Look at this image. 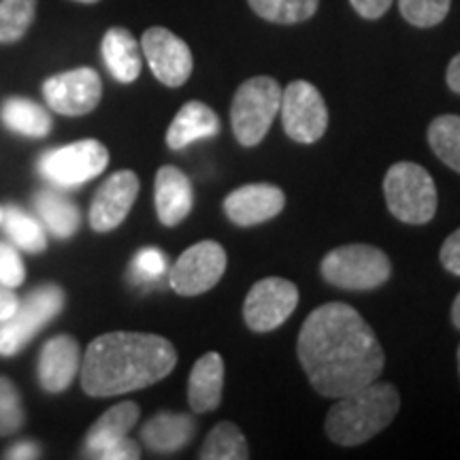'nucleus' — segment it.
I'll list each match as a JSON object with an SVG mask.
<instances>
[{
	"instance_id": "obj_42",
	"label": "nucleus",
	"mask_w": 460,
	"mask_h": 460,
	"mask_svg": "<svg viewBox=\"0 0 460 460\" xmlns=\"http://www.w3.org/2000/svg\"><path fill=\"white\" fill-rule=\"evenodd\" d=\"M3 216H4V209H3V207H0V224H3Z\"/></svg>"
},
{
	"instance_id": "obj_11",
	"label": "nucleus",
	"mask_w": 460,
	"mask_h": 460,
	"mask_svg": "<svg viewBox=\"0 0 460 460\" xmlns=\"http://www.w3.org/2000/svg\"><path fill=\"white\" fill-rule=\"evenodd\" d=\"M298 290L292 281L267 278L256 281L243 305L245 324L254 332H271L295 314Z\"/></svg>"
},
{
	"instance_id": "obj_21",
	"label": "nucleus",
	"mask_w": 460,
	"mask_h": 460,
	"mask_svg": "<svg viewBox=\"0 0 460 460\" xmlns=\"http://www.w3.org/2000/svg\"><path fill=\"white\" fill-rule=\"evenodd\" d=\"M220 130V119L216 111L205 102L190 101L175 115L169 130H166V146L171 149H183L194 141L209 139Z\"/></svg>"
},
{
	"instance_id": "obj_7",
	"label": "nucleus",
	"mask_w": 460,
	"mask_h": 460,
	"mask_svg": "<svg viewBox=\"0 0 460 460\" xmlns=\"http://www.w3.org/2000/svg\"><path fill=\"white\" fill-rule=\"evenodd\" d=\"M65 290L56 284H41L20 301L17 312L7 322H0V356H13L24 345L58 318L65 307Z\"/></svg>"
},
{
	"instance_id": "obj_13",
	"label": "nucleus",
	"mask_w": 460,
	"mask_h": 460,
	"mask_svg": "<svg viewBox=\"0 0 460 460\" xmlns=\"http://www.w3.org/2000/svg\"><path fill=\"white\" fill-rule=\"evenodd\" d=\"M141 51L154 77L169 88H180L192 75L194 58L188 43L163 26H152L143 32Z\"/></svg>"
},
{
	"instance_id": "obj_27",
	"label": "nucleus",
	"mask_w": 460,
	"mask_h": 460,
	"mask_svg": "<svg viewBox=\"0 0 460 460\" xmlns=\"http://www.w3.org/2000/svg\"><path fill=\"white\" fill-rule=\"evenodd\" d=\"M429 146L441 163L460 172V115H439L429 126Z\"/></svg>"
},
{
	"instance_id": "obj_31",
	"label": "nucleus",
	"mask_w": 460,
	"mask_h": 460,
	"mask_svg": "<svg viewBox=\"0 0 460 460\" xmlns=\"http://www.w3.org/2000/svg\"><path fill=\"white\" fill-rule=\"evenodd\" d=\"M26 411L22 407L20 393L7 377H0V437L13 435L24 427Z\"/></svg>"
},
{
	"instance_id": "obj_22",
	"label": "nucleus",
	"mask_w": 460,
	"mask_h": 460,
	"mask_svg": "<svg viewBox=\"0 0 460 460\" xmlns=\"http://www.w3.org/2000/svg\"><path fill=\"white\" fill-rule=\"evenodd\" d=\"M0 119L11 132L31 137V139H43L54 128V119L49 111L24 96H11L0 107Z\"/></svg>"
},
{
	"instance_id": "obj_17",
	"label": "nucleus",
	"mask_w": 460,
	"mask_h": 460,
	"mask_svg": "<svg viewBox=\"0 0 460 460\" xmlns=\"http://www.w3.org/2000/svg\"><path fill=\"white\" fill-rule=\"evenodd\" d=\"M154 199H156L158 220L169 228L177 226L192 211V183H190L186 172L177 169V166H163L156 172Z\"/></svg>"
},
{
	"instance_id": "obj_9",
	"label": "nucleus",
	"mask_w": 460,
	"mask_h": 460,
	"mask_svg": "<svg viewBox=\"0 0 460 460\" xmlns=\"http://www.w3.org/2000/svg\"><path fill=\"white\" fill-rule=\"evenodd\" d=\"M281 122L292 141L312 146L329 128V109L314 84L296 79L281 92Z\"/></svg>"
},
{
	"instance_id": "obj_8",
	"label": "nucleus",
	"mask_w": 460,
	"mask_h": 460,
	"mask_svg": "<svg viewBox=\"0 0 460 460\" xmlns=\"http://www.w3.org/2000/svg\"><path fill=\"white\" fill-rule=\"evenodd\" d=\"M107 164V147L101 141L85 139L48 149L39 160V172L51 186L77 188L99 177Z\"/></svg>"
},
{
	"instance_id": "obj_15",
	"label": "nucleus",
	"mask_w": 460,
	"mask_h": 460,
	"mask_svg": "<svg viewBox=\"0 0 460 460\" xmlns=\"http://www.w3.org/2000/svg\"><path fill=\"white\" fill-rule=\"evenodd\" d=\"M284 205V190L271 186V183H247L224 199V211H226L228 220L243 228L273 220L275 216L281 214Z\"/></svg>"
},
{
	"instance_id": "obj_30",
	"label": "nucleus",
	"mask_w": 460,
	"mask_h": 460,
	"mask_svg": "<svg viewBox=\"0 0 460 460\" xmlns=\"http://www.w3.org/2000/svg\"><path fill=\"white\" fill-rule=\"evenodd\" d=\"M452 0H399L401 15L416 28H433L450 13Z\"/></svg>"
},
{
	"instance_id": "obj_24",
	"label": "nucleus",
	"mask_w": 460,
	"mask_h": 460,
	"mask_svg": "<svg viewBox=\"0 0 460 460\" xmlns=\"http://www.w3.org/2000/svg\"><path fill=\"white\" fill-rule=\"evenodd\" d=\"M139 416H141L139 405L132 401L118 402V405H113L111 410H107L94 424H92L88 435H85L84 456H88L90 452L99 450V447L128 435L132 427L137 424V420H139Z\"/></svg>"
},
{
	"instance_id": "obj_5",
	"label": "nucleus",
	"mask_w": 460,
	"mask_h": 460,
	"mask_svg": "<svg viewBox=\"0 0 460 460\" xmlns=\"http://www.w3.org/2000/svg\"><path fill=\"white\" fill-rule=\"evenodd\" d=\"M390 214L405 224H427L437 214V188L430 172L416 163H396L384 180Z\"/></svg>"
},
{
	"instance_id": "obj_34",
	"label": "nucleus",
	"mask_w": 460,
	"mask_h": 460,
	"mask_svg": "<svg viewBox=\"0 0 460 460\" xmlns=\"http://www.w3.org/2000/svg\"><path fill=\"white\" fill-rule=\"evenodd\" d=\"M85 458H96V460H137L141 458V447L128 437L122 439H115L111 444L99 447V450L90 452Z\"/></svg>"
},
{
	"instance_id": "obj_33",
	"label": "nucleus",
	"mask_w": 460,
	"mask_h": 460,
	"mask_svg": "<svg viewBox=\"0 0 460 460\" xmlns=\"http://www.w3.org/2000/svg\"><path fill=\"white\" fill-rule=\"evenodd\" d=\"M26 267L20 252L13 245L0 241V284L7 288H17L24 284Z\"/></svg>"
},
{
	"instance_id": "obj_32",
	"label": "nucleus",
	"mask_w": 460,
	"mask_h": 460,
	"mask_svg": "<svg viewBox=\"0 0 460 460\" xmlns=\"http://www.w3.org/2000/svg\"><path fill=\"white\" fill-rule=\"evenodd\" d=\"M166 271V256L158 247H143L132 258V278L141 284H154Z\"/></svg>"
},
{
	"instance_id": "obj_14",
	"label": "nucleus",
	"mask_w": 460,
	"mask_h": 460,
	"mask_svg": "<svg viewBox=\"0 0 460 460\" xmlns=\"http://www.w3.org/2000/svg\"><path fill=\"white\" fill-rule=\"evenodd\" d=\"M139 197V177L132 171H118L102 181L90 205V226L96 233H111L126 220Z\"/></svg>"
},
{
	"instance_id": "obj_20",
	"label": "nucleus",
	"mask_w": 460,
	"mask_h": 460,
	"mask_svg": "<svg viewBox=\"0 0 460 460\" xmlns=\"http://www.w3.org/2000/svg\"><path fill=\"white\" fill-rule=\"evenodd\" d=\"M107 71L119 84H132L141 75V48L130 31L122 26L109 28L101 43Z\"/></svg>"
},
{
	"instance_id": "obj_12",
	"label": "nucleus",
	"mask_w": 460,
	"mask_h": 460,
	"mask_svg": "<svg viewBox=\"0 0 460 460\" xmlns=\"http://www.w3.org/2000/svg\"><path fill=\"white\" fill-rule=\"evenodd\" d=\"M43 96L51 111L71 118L85 115L94 111L102 99L101 75L90 66L58 73L45 79Z\"/></svg>"
},
{
	"instance_id": "obj_37",
	"label": "nucleus",
	"mask_w": 460,
	"mask_h": 460,
	"mask_svg": "<svg viewBox=\"0 0 460 460\" xmlns=\"http://www.w3.org/2000/svg\"><path fill=\"white\" fill-rule=\"evenodd\" d=\"M4 458L9 460L41 458V447H39V444H34V441H20V444L9 447V452L4 454Z\"/></svg>"
},
{
	"instance_id": "obj_25",
	"label": "nucleus",
	"mask_w": 460,
	"mask_h": 460,
	"mask_svg": "<svg viewBox=\"0 0 460 460\" xmlns=\"http://www.w3.org/2000/svg\"><path fill=\"white\" fill-rule=\"evenodd\" d=\"M3 226L7 237L13 241L20 250L31 252V254H39V252H43L45 247H48V234H45L41 220L26 214L20 207H4Z\"/></svg>"
},
{
	"instance_id": "obj_40",
	"label": "nucleus",
	"mask_w": 460,
	"mask_h": 460,
	"mask_svg": "<svg viewBox=\"0 0 460 460\" xmlns=\"http://www.w3.org/2000/svg\"><path fill=\"white\" fill-rule=\"evenodd\" d=\"M452 322L454 326L460 331V295L454 298V305H452Z\"/></svg>"
},
{
	"instance_id": "obj_19",
	"label": "nucleus",
	"mask_w": 460,
	"mask_h": 460,
	"mask_svg": "<svg viewBox=\"0 0 460 460\" xmlns=\"http://www.w3.org/2000/svg\"><path fill=\"white\" fill-rule=\"evenodd\" d=\"M224 390V360L217 352L200 356L188 379V402L197 413L217 410Z\"/></svg>"
},
{
	"instance_id": "obj_29",
	"label": "nucleus",
	"mask_w": 460,
	"mask_h": 460,
	"mask_svg": "<svg viewBox=\"0 0 460 460\" xmlns=\"http://www.w3.org/2000/svg\"><path fill=\"white\" fill-rule=\"evenodd\" d=\"M37 17V0H0V43L11 45L24 39Z\"/></svg>"
},
{
	"instance_id": "obj_41",
	"label": "nucleus",
	"mask_w": 460,
	"mask_h": 460,
	"mask_svg": "<svg viewBox=\"0 0 460 460\" xmlns=\"http://www.w3.org/2000/svg\"><path fill=\"white\" fill-rule=\"evenodd\" d=\"M75 3H82V4H94V3H99V0H75Z\"/></svg>"
},
{
	"instance_id": "obj_1",
	"label": "nucleus",
	"mask_w": 460,
	"mask_h": 460,
	"mask_svg": "<svg viewBox=\"0 0 460 460\" xmlns=\"http://www.w3.org/2000/svg\"><path fill=\"white\" fill-rule=\"evenodd\" d=\"M298 360L322 396L341 399L379 379L384 349L365 318L345 303H326L298 332Z\"/></svg>"
},
{
	"instance_id": "obj_16",
	"label": "nucleus",
	"mask_w": 460,
	"mask_h": 460,
	"mask_svg": "<svg viewBox=\"0 0 460 460\" xmlns=\"http://www.w3.org/2000/svg\"><path fill=\"white\" fill-rule=\"evenodd\" d=\"M79 369H82V349L71 335H56L43 345L39 356V382L45 393H65Z\"/></svg>"
},
{
	"instance_id": "obj_36",
	"label": "nucleus",
	"mask_w": 460,
	"mask_h": 460,
	"mask_svg": "<svg viewBox=\"0 0 460 460\" xmlns=\"http://www.w3.org/2000/svg\"><path fill=\"white\" fill-rule=\"evenodd\" d=\"M349 3H352L356 13L365 20H379L394 0H349Z\"/></svg>"
},
{
	"instance_id": "obj_18",
	"label": "nucleus",
	"mask_w": 460,
	"mask_h": 460,
	"mask_svg": "<svg viewBox=\"0 0 460 460\" xmlns=\"http://www.w3.org/2000/svg\"><path fill=\"white\" fill-rule=\"evenodd\" d=\"M197 430V422L188 413L160 411L149 418L141 429V439L152 452H180L190 444Z\"/></svg>"
},
{
	"instance_id": "obj_38",
	"label": "nucleus",
	"mask_w": 460,
	"mask_h": 460,
	"mask_svg": "<svg viewBox=\"0 0 460 460\" xmlns=\"http://www.w3.org/2000/svg\"><path fill=\"white\" fill-rule=\"evenodd\" d=\"M20 307V298L13 292V288L0 284V322H7L11 315Z\"/></svg>"
},
{
	"instance_id": "obj_10",
	"label": "nucleus",
	"mask_w": 460,
	"mask_h": 460,
	"mask_svg": "<svg viewBox=\"0 0 460 460\" xmlns=\"http://www.w3.org/2000/svg\"><path fill=\"white\" fill-rule=\"evenodd\" d=\"M226 250L216 241H200L188 247L172 264L169 284L177 295L199 296L209 292L226 271Z\"/></svg>"
},
{
	"instance_id": "obj_28",
	"label": "nucleus",
	"mask_w": 460,
	"mask_h": 460,
	"mask_svg": "<svg viewBox=\"0 0 460 460\" xmlns=\"http://www.w3.org/2000/svg\"><path fill=\"white\" fill-rule=\"evenodd\" d=\"M252 11L273 24H301L315 15L320 0H247Z\"/></svg>"
},
{
	"instance_id": "obj_43",
	"label": "nucleus",
	"mask_w": 460,
	"mask_h": 460,
	"mask_svg": "<svg viewBox=\"0 0 460 460\" xmlns=\"http://www.w3.org/2000/svg\"><path fill=\"white\" fill-rule=\"evenodd\" d=\"M458 373H460V345H458Z\"/></svg>"
},
{
	"instance_id": "obj_4",
	"label": "nucleus",
	"mask_w": 460,
	"mask_h": 460,
	"mask_svg": "<svg viewBox=\"0 0 460 460\" xmlns=\"http://www.w3.org/2000/svg\"><path fill=\"white\" fill-rule=\"evenodd\" d=\"M279 84L267 75L247 79L239 85L230 107V124L243 147H254L267 137L281 105Z\"/></svg>"
},
{
	"instance_id": "obj_35",
	"label": "nucleus",
	"mask_w": 460,
	"mask_h": 460,
	"mask_svg": "<svg viewBox=\"0 0 460 460\" xmlns=\"http://www.w3.org/2000/svg\"><path fill=\"white\" fill-rule=\"evenodd\" d=\"M441 264L446 267V271L460 278V228L454 230L441 245Z\"/></svg>"
},
{
	"instance_id": "obj_26",
	"label": "nucleus",
	"mask_w": 460,
	"mask_h": 460,
	"mask_svg": "<svg viewBox=\"0 0 460 460\" xmlns=\"http://www.w3.org/2000/svg\"><path fill=\"white\" fill-rule=\"evenodd\" d=\"M200 460H245L250 458L245 435L233 422L216 424L199 454Z\"/></svg>"
},
{
	"instance_id": "obj_39",
	"label": "nucleus",
	"mask_w": 460,
	"mask_h": 460,
	"mask_svg": "<svg viewBox=\"0 0 460 460\" xmlns=\"http://www.w3.org/2000/svg\"><path fill=\"white\" fill-rule=\"evenodd\" d=\"M446 82H447V88L460 94V54L452 58L450 66H447V73H446Z\"/></svg>"
},
{
	"instance_id": "obj_6",
	"label": "nucleus",
	"mask_w": 460,
	"mask_h": 460,
	"mask_svg": "<svg viewBox=\"0 0 460 460\" xmlns=\"http://www.w3.org/2000/svg\"><path fill=\"white\" fill-rule=\"evenodd\" d=\"M390 273V258L373 245H341L322 261L324 279L343 290H373L386 284Z\"/></svg>"
},
{
	"instance_id": "obj_3",
	"label": "nucleus",
	"mask_w": 460,
	"mask_h": 460,
	"mask_svg": "<svg viewBox=\"0 0 460 460\" xmlns=\"http://www.w3.org/2000/svg\"><path fill=\"white\" fill-rule=\"evenodd\" d=\"M401 396L393 384L371 382L345 394L331 407L324 430L339 446H360L382 433L396 418Z\"/></svg>"
},
{
	"instance_id": "obj_2",
	"label": "nucleus",
	"mask_w": 460,
	"mask_h": 460,
	"mask_svg": "<svg viewBox=\"0 0 460 460\" xmlns=\"http://www.w3.org/2000/svg\"><path fill=\"white\" fill-rule=\"evenodd\" d=\"M177 365L175 345L149 332L115 331L96 337L82 362V388L90 396H118L164 379Z\"/></svg>"
},
{
	"instance_id": "obj_23",
	"label": "nucleus",
	"mask_w": 460,
	"mask_h": 460,
	"mask_svg": "<svg viewBox=\"0 0 460 460\" xmlns=\"http://www.w3.org/2000/svg\"><path fill=\"white\" fill-rule=\"evenodd\" d=\"M34 211H37L39 220L58 239L73 237L82 224V214L79 207L71 199L62 197L60 192L54 190H41L34 197Z\"/></svg>"
}]
</instances>
